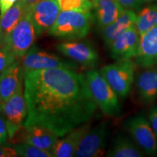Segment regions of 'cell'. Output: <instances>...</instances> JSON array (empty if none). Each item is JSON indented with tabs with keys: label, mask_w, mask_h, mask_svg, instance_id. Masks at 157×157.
Wrapping results in <instances>:
<instances>
[{
	"label": "cell",
	"mask_w": 157,
	"mask_h": 157,
	"mask_svg": "<svg viewBox=\"0 0 157 157\" xmlns=\"http://www.w3.org/2000/svg\"><path fill=\"white\" fill-rule=\"evenodd\" d=\"M28 114L23 127L40 125L62 137L87 123L98 108L86 76L66 68L23 73Z\"/></svg>",
	"instance_id": "1"
},
{
	"label": "cell",
	"mask_w": 157,
	"mask_h": 157,
	"mask_svg": "<svg viewBox=\"0 0 157 157\" xmlns=\"http://www.w3.org/2000/svg\"><path fill=\"white\" fill-rule=\"evenodd\" d=\"M93 20L91 12L61 11L49 34L63 40H79L87 36Z\"/></svg>",
	"instance_id": "2"
},
{
	"label": "cell",
	"mask_w": 157,
	"mask_h": 157,
	"mask_svg": "<svg viewBox=\"0 0 157 157\" xmlns=\"http://www.w3.org/2000/svg\"><path fill=\"white\" fill-rule=\"evenodd\" d=\"M85 76L94 100L103 114L110 117H119L121 111L119 97L101 72L93 68L88 70Z\"/></svg>",
	"instance_id": "3"
},
{
	"label": "cell",
	"mask_w": 157,
	"mask_h": 157,
	"mask_svg": "<svg viewBox=\"0 0 157 157\" xmlns=\"http://www.w3.org/2000/svg\"><path fill=\"white\" fill-rule=\"evenodd\" d=\"M136 67L134 60L129 59L106 65L100 72L118 96L125 98L130 93Z\"/></svg>",
	"instance_id": "4"
},
{
	"label": "cell",
	"mask_w": 157,
	"mask_h": 157,
	"mask_svg": "<svg viewBox=\"0 0 157 157\" xmlns=\"http://www.w3.org/2000/svg\"><path fill=\"white\" fill-rule=\"evenodd\" d=\"M37 36L36 29L28 11L7 35L2 46L21 59L34 45Z\"/></svg>",
	"instance_id": "5"
},
{
	"label": "cell",
	"mask_w": 157,
	"mask_h": 157,
	"mask_svg": "<svg viewBox=\"0 0 157 157\" xmlns=\"http://www.w3.org/2000/svg\"><path fill=\"white\" fill-rule=\"evenodd\" d=\"M124 127L146 155L157 156V137L148 118L144 114H137L129 118Z\"/></svg>",
	"instance_id": "6"
},
{
	"label": "cell",
	"mask_w": 157,
	"mask_h": 157,
	"mask_svg": "<svg viewBox=\"0 0 157 157\" xmlns=\"http://www.w3.org/2000/svg\"><path fill=\"white\" fill-rule=\"evenodd\" d=\"M2 112L7 124L8 137L13 139L23 127L28 114L23 84L20 86L16 93L4 103Z\"/></svg>",
	"instance_id": "7"
},
{
	"label": "cell",
	"mask_w": 157,
	"mask_h": 157,
	"mask_svg": "<svg viewBox=\"0 0 157 157\" xmlns=\"http://www.w3.org/2000/svg\"><path fill=\"white\" fill-rule=\"evenodd\" d=\"M23 73L29 71L49 69V68H66L78 69V65L73 60H65L56 55L38 49L33 45L22 58Z\"/></svg>",
	"instance_id": "8"
},
{
	"label": "cell",
	"mask_w": 157,
	"mask_h": 157,
	"mask_svg": "<svg viewBox=\"0 0 157 157\" xmlns=\"http://www.w3.org/2000/svg\"><path fill=\"white\" fill-rule=\"evenodd\" d=\"M109 135V124L107 121H102L93 128H90L82 137L74 156H103L105 153Z\"/></svg>",
	"instance_id": "9"
},
{
	"label": "cell",
	"mask_w": 157,
	"mask_h": 157,
	"mask_svg": "<svg viewBox=\"0 0 157 157\" xmlns=\"http://www.w3.org/2000/svg\"><path fill=\"white\" fill-rule=\"evenodd\" d=\"M57 50L84 67L95 68L99 63V55L89 42L66 41L56 46Z\"/></svg>",
	"instance_id": "10"
},
{
	"label": "cell",
	"mask_w": 157,
	"mask_h": 157,
	"mask_svg": "<svg viewBox=\"0 0 157 157\" xmlns=\"http://www.w3.org/2000/svg\"><path fill=\"white\" fill-rule=\"evenodd\" d=\"M28 13L38 36L53 26L60 9L58 0H40L29 9Z\"/></svg>",
	"instance_id": "11"
},
{
	"label": "cell",
	"mask_w": 157,
	"mask_h": 157,
	"mask_svg": "<svg viewBox=\"0 0 157 157\" xmlns=\"http://www.w3.org/2000/svg\"><path fill=\"white\" fill-rule=\"evenodd\" d=\"M140 39V35L135 25L127 29L109 47L111 58L116 61L134 58L138 50Z\"/></svg>",
	"instance_id": "12"
},
{
	"label": "cell",
	"mask_w": 157,
	"mask_h": 157,
	"mask_svg": "<svg viewBox=\"0 0 157 157\" xmlns=\"http://www.w3.org/2000/svg\"><path fill=\"white\" fill-rule=\"evenodd\" d=\"M134 61L137 66L143 68L153 67L157 64V25L140 35Z\"/></svg>",
	"instance_id": "13"
},
{
	"label": "cell",
	"mask_w": 157,
	"mask_h": 157,
	"mask_svg": "<svg viewBox=\"0 0 157 157\" xmlns=\"http://www.w3.org/2000/svg\"><path fill=\"white\" fill-rule=\"evenodd\" d=\"M23 80V66L18 58L0 74V94L4 103L16 93Z\"/></svg>",
	"instance_id": "14"
},
{
	"label": "cell",
	"mask_w": 157,
	"mask_h": 157,
	"mask_svg": "<svg viewBox=\"0 0 157 157\" xmlns=\"http://www.w3.org/2000/svg\"><path fill=\"white\" fill-rule=\"evenodd\" d=\"M90 129L89 121L68 132L62 138H59L52 148V152L56 157L74 156L82 137Z\"/></svg>",
	"instance_id": "15"
},
{
	"label": "cell",
	"mask_w": 157,
	"mask_h": 157,
	"mask_svg": "<svg viewBox=\"0 0 157 157\" xmlns=\"http://www.w3.org/2000/svg\"><path fill=\"white\" fill-rule=\"evenodd\" d=\"M23 127V142L44 150L52 151L60 137L53 131L40 125H31Z\"/></svg>",
	"instance_id": "16"
},
{
	"label": "cell",
	"mask_w": 157,
	"mask_h": 157,
	"mask_svg": "<svg viewBox=\"0 0 157 157\" xmlns=\"http://www.w3.org/2000/svg\"><path fill=\"white\" fill-rule=\"evenodd\" d=\"M136 86L140 101L146 105L154 103L157 98V68H145L137 76Z\"/></svg>",
	"instance_id": "17"
},
{
	"label": "cell",
	"mask_w": 157,
	"mask_h": 157,
	"mask_svg": "<svg viewBox=\"0 0 157 157\" xmlns=\"http://www.w3.org/2000/svg\"><path fill=\"white\" fill-rule=\"evenodd\" d=\"M137 14L132 10H124L116 21L101 29L102 37L105 44L109 47L113 41L127 29L135 25Z\"/></svg>",
	"instance_id": "18"
},
{
	"label": "cell",
	"mask_w": 157,
	"mask_h": 157,
	"mask_svg": "<svg viewBox=\"0 0 157 157\" xmlns=\"http://www.w3.org/2000/svg\"><path fill=\"white\" fill-rule=\"evenodd\" d=\"M93 19L100 29L111 24L121 14L124 9L117 0H92Z\"/></svg>",
	"instance_id": "19"
},
{
	"label": "cell",
	"mask_w": 157,
	"mask_h": 157,
	"mask_svg": "<svg viewBox=\"0 0 157 157\" xmlns=\"http://www.w3.org/2000/svg\"><path fill=\"white\" fill-rule=\"evenodd\" d=\"M144 151L133 140L124 134H119L114 137L106 156L109 157H143Z\"/></svg>",
	"instance_id": "20"
},
{
	"label": "cell",
	"mask_w": 157,
	"mask_h": 157,
	"mask_svg": "<svg viewBox=\"0 0 157 157\" xmlns=\"http://www.w3.org/2000/svg\"><path fill=\"white\" fill-rule=\"evenodd\" d=\"M27 11L28 10L17 0L5 14L0 15V46L2 45L7 35L15 28Z\"/></svg>",
	"instance_id": "21"
},
{
	"label": "cell",
	"mask_w": 157,
	"mask_h": 157,
	"mask_svg": "<svg viewBox=\"0 0 157 157\" xmlns=\"http://www.w3.org/2000/svg\"><path fill=\"white\" fill-rule=\"evenodd\" d=\"M157 25V5H151L140 10L137 15L135 26L140 35Z\"/></svg>",
	"instance_id": "22"
},
{
	"label": "cell",
	"mask_w": 157,
	"mask_h": 157,
	"mask_svg": "<svg viewBox=\"0 0 157 157\" xmlns=\"http://www.w3.org/2000/svg\"><path fill=\"white\" fill-rule=\"evenodd\" d=\"M18 156L23 157H53L51 151L39 148L26 143H21L15 146Z\"/></svg>",
	"instance_id": "23"
},
{
	"label": "cell",
	"mask_w": 157,
	"mask_h": 157,
	"mask_svg": "<svg viewBox=\"0 0 157 157\" xmlns=\"http://www.w3.org/2000/svg\"><path fill=\"white\" fill-rule=\"evenodd\" d=\"M61 11H79L87 13L91 12L93 5L91 0H58Z\"/></svg>",
	"instance_id": "24"
},
{
	"label": "cell",
	"mask_w": 157,
	"mask_h": 157,
	"mask_svg": "<svg viewBox=\"0 0 157 157\" xmlns=\"http://www.w3.org/2000/svg\"><path fill=\"white\" fill-rule=\"evenodd\" d=\"M17 59L18 58H17L10 51L2 46H0V74Z\"/></svg>",
	"instance_id": "25"
},
{
	"label": "cell",
	"mask_w": 157,
	"mask_h": 157,
	"mask_svg": "<svg viewBox=\"0 0 157 157\" xmlns=\"http://www.w3.org/2000/svg\"><path fill=\"white\" fill-rule=\"evenodd\" d=\"M121 7L125 10H139L144 3L143 0H117Z\"/></svg>",
	"instance_id": "26"
},
{
	"label": "cell",
	"mask_w": 157,
	"mask_h": 157,
	"mask_svg": "<svg viewBox=\"0 0 157 157\" xmlns=\"http://www.w3.org/2000/svg\"><path fill=\"white\" fill-rule=\"evenodd\" d=\"M1 112L2 111H0V145H2L8 138V131L5 117Z\"/></svg>",
	"instance_id": "27"
},
{
	"label": "cell",
	"mask_w": 157,
	"mask_h": 157,
	"mask_svg": "<svg viewBox=\"0 0 157 157\" xmlns=\"http://www.w3.org/2000/svg\"><path fill=\"white\" fill-rule=\"evenodd\" d=\"M18 154L15 147L0 145V157H16Z\"/></svg>",
	"instance_id": "28"
},
{
	"label": "cell",
	"mask_w": 157,
	"mask_h": 157,
	"mask_svg": "<svg viewBox=\"0 0 157 157\" xmlns=\"http://www.w3.org/2000/svg\"><path fill=\"white\" fill-rule=\"evenodd\" d=\"M148 120L150 121L154 132L157 137V105L150 110L148 113Z\"/></svg>",
	"instance_id": "29"
},
{
	"label": "cell",
	"mask_w": 157,
	"mask_h": 157,
	"mask_svg": "<svg viewBox=\"0 0 157 157\" xmlns=\"http://www.w3.org/2000/svg\"><path fill=\"white\" fill-rule=\"evenodd\" d=\"M16 2L17 0H0V15L5 14Z\"/></svg>",
	"instance_id": "30"
},
{
	"label": "cell",
	"mask_w": 157,
	"mask_h": 157,
	"mask_svg": "<svg viewBox=\"0 0 157 157\" xmlns=\"http://www.w3.org/2000/svg\"><path fill=\"white\" fill-rule=\"evenodd\" d=\"M29 10V9L33 5L38 2L40 0H17Z\"/></svg>",
	"instance_id": "31"
},
{
	"label": "cell",
	"mask_w": 157,
	"mask_h": 157,
	"mask_svg": "<svg viewBox=\"0 0 157 157\" xmlns=\"http://www.w3.org/2000/svg\"><path fill=\"white\" fill-rule=\"evenodd\" d=\"M3 105H4V102L2 101V98L1 97V94H0V111H2Z\"/></svg>",
	"instance_id": "32"
},
{
	"label": "cell",
	"mask_w": 157,
	"mask_h": 157,
	"mask_svg": "<svg viewBox=\"0 0 157 157\" xmlns=\"http://www.w3.org/2000/svg\"><path fill=\"white\" fill-rule=\"evenodd\" d=\"M154 1H155V0H143L144 3H151Z\"/></svg>",
	"instance_id": "33"
}]
</instances>
